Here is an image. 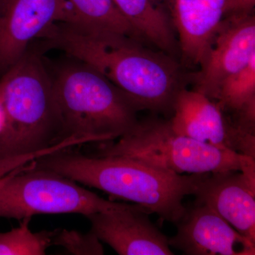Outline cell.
I'll return each instance as SVG.
<instances>
[{"mask_svg":"<svg viewBox=\"0 0 255 255\" xmlns=\"http://www.w3.org/2000/svg\"><path fill=\"white\" fill-rule=\"evenodd\" d=\"M33 162L0 187V218L22 220L39 214L90 215L124 209L130 204L107 200L78 182Z\"/></svg>","mask_w":255,"mask_h":255,"instance_id":"cell-6","label":"cell"},{"mask_svg":"<svg viewBox=\"0 0 255 255\" xmlns=\"http://www.w3.org/2000/svg\"><path fill=\"white\" fill-rule=\"evenodd\" d=\"M58 22H77L68 0H0V73L17 63L30 43Z\"/></svg>","mask_w":255,"mask_h":255,"instance_id":"cell-7","label":"cell"},{"mask_svg":"<svg viewBox=\"0 0 255 255\" xmlns=\"http://www.w3.org/2000/svg\"><path fill=\"white\" fill-rule=\"evenodd\" d=\"M39 38L95 69L139 111L173 112L184 87L179 65L167 55L146 49L133 38L100 34L73 23H55Z\"/></svg>","mask_w":255,"mask_h":255,"instance_id":"cell-1","label":"cell"},{"mask_svg":"<svg viewBox=\"0 0 255 255\" xmlns=\"http://www.w3.org/2000/svg\"><path fill=\"white\" fill-rule=\"evenodd\" d=\"M255 56V18L251 14L230 16L222 21L196 74V91L211 100L221 82L246 67Z\"/></svg>","mask_w":255,"mask_h":255,"instance_id":"cell-9","label":"cell"},{"mask_svg":"<svg viewBox=\"0 0 255 255\" xmlns=\"http://www.w3.org/2000/svg\"><path fill=\"white\" fill-rule=\"evenodd\" d=\"M52 246L62 247L71 255L105 254L102 242L92 231L83 233L75 230H56L52 241Z\"/></svg>","mask_w":255,"mask_h":255,"instance_id":"cell-18","label":"cell"},{"mask_svg":"<svg viewBox=\"0 0 255 255\" xmlns=\"http://www.w3.org/2000/svg\"><path fill=\"white\" fill-rule=\"evenodd\" d=\"M99 156H124L182 174L241 171L255 175V158L177 133L170 122L137 120L116 142L102 146Z\"/></svg>","mask_w":255,"mask_h":255,"instance_id":"cell-5","label":"cell"},{"mask_svg":"<svg viewBox=\"0 0 255 255\" xmlns=\"http://www.w3.org/2000/svg\"><path fill=\"white\" fill-rule=\"evenodd\" d=\"M31 221V217L24 218L18 227L8 232H0V255H46L56 230L32 232Z\"/></svg>","mask_w":255,"mask_h":255,"instance_id":"cell-17","label":"cell"},{"mask_svg":"<svg viewBox=\"0 0 255 255\" xmlns=\"http://www.w3.org/2000/svg\"><path fill=\"white\" fill-rule=\"evenodd\" d=\"M77 60L52 75L62 140L74 137L95 142L119 138L137 123L138 109L102 74Z\"/></svg>","mask_w":255,"mask_h":255,"instance_id":"cell-4","label":"cell"},{"mask_svg":"<svg viewBox=\"0 0 255 255\" xmlns=\"http://www.w3.org/2000/svg\"><path fill=\"white\" fill-rule=\"evenodd\" d=\"M216 100L221 110L238 114L239 127L255 132V56L246 67L221 82Z\"/></svg>","mask_w":255,"mask_h":255,"instance_id":"cell-15","label":"cell"},{"mask_svg":"<svg viewBox=\"0 0 255 255\" xmlns=\"http://www.w3.org/2000/svg\"><path fill=\"white\" fill-rule=\"evenodd\" d=\"M150 213L133 204L90 215L91 230L102 243L120 255H172L169 238L148 218Z\"/></svg>","mask_w":255,"mask_h":255,"instance_id":"cell-10","label":"cell"},{"mask_svg":"<svg viewBox=\"0 0 255 255\" xmlns=\"http://www.w3.org/2000/svg\"><path fill=\"white\" fill-rule=\"evenodd\" d=\"M5 124L0 159L36 153L61 141V124L52 75L41 56L28 49L0 79Z\"/></svg>","mask_w":255,"mask_h":255,"instance_id":"cell-3","label":"cell"},{"mask_svg":"<svg viewBox=\"0 0 255 255\" xmlns=\"http://www.w3.org/2000/svg\"><path fill=\"white\" fill-rule=\"evenodd\" d=\"M53 152H54V149L53 147H50L46 150L36 152V153L26 154V155L15 156L9 158L0 159V178L4 177L10 172L29 164L30 162L36 160L39 157L50 155Z\"/></svg>","mask_w":255,"mask_h":255,"instance_id":"cell-19","label":"cell"},{"mask_svg":"<svg viewBox=\"0 0 255 255\" xmlns=\"http://www.w3.org/2000/svg\"><path fill=\"white\" fill-rule=\"evenodd\" d=\"M255 243V175L241 171L206 174L194 195Z\"/></svg>","mask_w":255,"mask_h":255,"instance_id":"cell-12","label":"cell"},{"mask_svg":"<svg viewBox=\"0 0 255 255\" xmlns=\"http://www.w3.org/2000/svg\"><path fill=\"white\" fill-rule=\"evenodd\" d=\"M255 5V0H226L225 14L229 16L250 14Z\"/></svg>","mask_w":255,"mask_h":255,"instance_id":"cell-20","label":"cell"},{"mask_svg":"<svg viewBox=\"0 0 255 255\" xmlns=\"http://www.w3.org/2000/svg\"><path fill=\"white\" fill-rule=\"evenodd\" d=\"M76 24L107 36L139 37L117 9L114 0H68Z\"/></svg>","mask_w":255,"mask_h":255,"instance_id":"cell-16","label":"cell"},{"mask_svg":"<svg viewBox=\"0 0 255 255\" xmlns=\"http://www.w3.org/2000/svg\"><path fill=\"white\" fill-rule=\"evenodd\" d=\"M117 9L139 37H145L166 53L175 49L176 41L167 15L154 0H114Z\"/></svg>","mask_w":255,"mask_h":255,"instance_id":"cell-14","label":"cell"},{"mask_svg":"<svg viewBox=\"0 0 255 255\" xmlns=\"http://www.w3.org/2000/svg\"><path fill=\"white\" fill-rule=\"evenodd\" d=\"M22 167H20V168L16 169V170L13 171V172H10V173L6 174V175L4 176V177L0 178V187H1V186L2 185V184H4V183L6 182V181L7 180V179H9V178L11 177L13 174H14L15 172H17L18 169L22 168Z\"/></svg>","mask_w":255,"mask_h":255,"instance_id":"cell-22","label":"cell"},{"mask_svg":"<svg viewBox=\"0 0 255 255\" xmlns=\"http://www.w3.org/2000/svg\"><path fill=\"white\" fill-rule=\"evenodd\" d=\"M226 0H174V22L183 57L201 64L225 14Z\"/></svg>","mask_w":255,"mask_h":255,"instance_id":"cell-13","label":"cell"},{"mask_svg":"<svg viewBox=\"0 0 255 255\" xmlns=\"http://www.w3.org/2000/svg\"><path fill=\"white\" fill-rule=\"evenodd\" d=\"M5 119H6V116H5L4 106L1 92H0V132L2 131L3 128H4Z\"/></svg>","mask_w":255,"mask_h":255,"instance_id":"cell-21","label":"cell"},{"mask_svg":"<svg viewBox=\"0 0 255 255\" xmlns=\"http://www.w3.org/2000/svg\"><path fill=\"white\" fill-rule=\"evenodd\" d=\"M169 120L176 132L210 145L255 158V133L229 122L219 104L201 92L183 88Z\"/></svg>","mask_w":255,"mask_h":255,"instance_id":"cell-8","label":"cell"},{"mask_svg":"<svg viewBox=\"0 0 255 255\" xmlns=\"http://www.w3.org/2000/svg\"><path fill=\"white\" fill-rule=\"evenodd\" d=\"M33 166L131 201L174 224L187 211L184 198L194 195L206 174L183 175L124 156L90 157L67 150L39 157Z\"/></svg>","mask_w":255,"mask_h":255,"instance_id":"cell-2","label":"cell"},{"mask_svg":"<svg viewBox=\"0 0 255 255\" xmlns=\"http://www.w3.org/2000/svg\"><path fill=\"white\" fill-rule=\"evenodd\" d=\"M172 248L189 255H254L255 243L238 232L216 211L196 204L177 223Z\"/></svg>","mask_w":255,"mask_h":255,"instance_id":"cell-11","label":"cell"}]
</instances>
